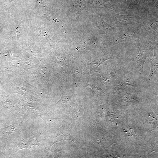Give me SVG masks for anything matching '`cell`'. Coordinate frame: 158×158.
<instances>
[{"label":"cell","mask_w":158,"mask_h":158,"mask_svg":"<svg viewBox=\"0 0 158 158\" xmlns=\"http://www.w3.org/2000/svg\"><path fill=\"white\" fill-rule=\"evenodd\" d=\"M138 82L132 74L123 73L119 74L112 85L119 89L127 86L135 87L138 86Z\"/></svg>","instance_id":"1"},{"label":"cell","mask_w":158,"mask_h":158,"mask_svg":"<svg viewBox=\"0 0 158 158\" xmlns=\"http://www.w3.org/2000/svg\"><path fill=\"white\" fill-rule=\"evenodd\" d=\"M151 63V68L150 73L147 80L150 81H155L157 82L158 74V54L154 52L152 58L149 60Z\"/></svg>","instance_id":"2"},{"label":"cell","mask_w":158,"mask_h":158,"mask_svg":"<svg viewBox=\"0 0 158 158\" xmlns=\"http://www.w3.org/2000/svg\"><path fill=\"white\" fill-rule=\"evenodd\" d=\"M150 52L146 50L138 51L134 56V59L138 65V68L141 72L143 71L144 63L147 57L149 56Z\"/></svg>","instance_id":"3"},{"label":"cell","mask_w":158,"mask_h":158,"mask_svg":"<svg viewBox=\"0 0 158 158\" xmlns=\"http://www.w3.org/2000/svg\"><path fill=\"white\" fill-rule=\"evenodd\" d=\"M66 140H71L77 145L79 143L78 142L71 133L63 130L59 131L58 133L55 137L54 143Z\"/></svg>","instance_id":"4"},{"label":"cell","mask_w":158,"mask_h":158,"mask_svg":"<svg viewBox=\"0 0 158 158\" xmlns=\"http://www.w3.org/2000/svg\"><path fill=\"white\" fill-rule=\"evenodd\" d=\"M123 98L124 100L130 102H136L138 101L136 98L132 94H126L124 95Z\"/></svg>","instance_id":"5"}]
</instances>
